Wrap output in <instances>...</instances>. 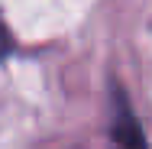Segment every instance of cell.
<instances>
[{
    "mask_svg": "<svg viewBox=\"0 0 152 149\" xmlns=\"http://www.w3.org/2000/svg\"><path fill=\"white\" fill-rule=\"evenodd\" d=\"M110 130H113V143H117V149H146L142 126H139L136 114L129 110V104H126L123 97L117 101V107H113V123H110Z\"/></svg>",
    "mask_w": 152,
    "mask_h": 149,
    "instance_id": "1",
    "label": "cell"
},
{
    "mask_svg": "<svg viewBox=\"0 0 152 149\" xmlns=\"http://www.w3.org/2000/svg\"><path fill=\"white\" fill-rule=\"evenodd\" d=\"M10 52H13V39H10V32H7L3 20H0V59H7Z\"/></svg>",
    "mask_w": 152,
    "mask_h": 149,
    "instance_id": "2",
    "label": "cell"
}]
</instances>
